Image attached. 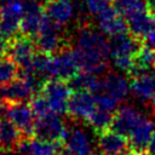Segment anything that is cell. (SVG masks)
I'll list each match as a JSON object with an SVG mask.
<instances>
[{"instance_id": "obj_6", "label": "cell", "mask_w": 155, "mask_h": 155, "mask_svg": "<svg viewBox=\"0 0 155 155\" xmlns=\"http://www.w3.org/2000/svg\"><path fill=\"white\" fill-rule=\"evenodd\" d=\"M62 31H63L62 25L54 23L53 21L46 17L40 33L35 38V44L39 51L47 54H53L59 50H62L65 46Z\"/></svg>"}, {"instance_id": "obj_20", "label": "cell", "mask_w": 155, "mask_h": 155, "mask_svg": "<svg viewBox=\"0 0 155 155\" xmlns=\"http://www.w3.org/2000/svg\"><path fill=\"white\" fill-rule=\"evenodd\" d=\"M131 93L137 99L155 107V76L149 71L132 78Z\"/></svg>"}, {"instance_id": "obj_30", "label": "cell", "mask_w": 155, "mask_h": 155, "mask_svg": "<svg viewBox=\"0 0 155 155\" xmlns=\"http://www.w3.org/2000/svg\"><path fill=\"white\" fill-rule=\"evenodd\" d=\"M111 2H113V0H86L85 5H86L87 12L96 17L103 10L109 7Z\"/></svg>"}, {"instance_id": "obj_32", "label": "cell", "mask_w": 155, "mask_h": 155, "mask_svg": "<svg viewBox=\"0 0 155 155\" xmlns=\"http://www.w3.org/2000/svg\"><path fill=\"white\" fill-rule=\"evenodd\" d=\"M143 41H144V45H147V46H149V47H151V48H154L155 50V27L151 29V31L143 39Z\"/></svg>"}, {"instance_id": "obj_34", "label": "cell", "mask_w": 155, "mask_h": 155, "mask_svg": "<svg viewBox=\"0 0 155 155\" xmlns=\"http://www.w3.org/2000/svg\"><path fill=\"white\" fill-rule=\"evenodd\" d=\"M147 4H148L149 10L154 13L155 12V0H147Z\"/></svg>"}, {"instance_id": "obj_36", "label": "cell", "mask_w": 155, "mask_h": 155, "mask_svg": "<svg viewBox=\"0 0 155 155\" xmlns=\"http://www.w3.org/2000/svg\"><path fill=\"white\" fill-rule=\"evenodd\" d=\"M12 1H19V2H25L28 0H0V5H4V4H8V2H12Z\"/></svg>"}, {"instance_id": "obj_4", "label": "cell", "mask_w": 155, "mask_h": 155, "mask_svg": "<svg viewBox=\"0 0 155 155\" xmlns=\"http://www.w3.org/2000/svg\"><path fill=\"white\" fill-rule=\"evenodd\" d=\"M79 64L73 52V48L64 46L58 52L50 57L47 79H59L68 81L79 70Z\"/></svg>"}, {"instance_id": "obj_12", "label": "cell", "mask_w": 155, "mask_h": 155, "mask_svg": "<svg viewBox=\"0 0 155 155\" xmlns=\"http://www.w3.org/2000/svg\"><path fill=\"white\" fill-rule=\"evenodd\" d=\"M145 115L133 105H122L114 114L111 130L128 137Z\"/></svg>"}, {"instance_id": "obj_25", "label": "cell", "mask_w": 155, "mask_h": 155, "mask_svg": "<svg viewBox=\"0 0 155 155\" xmlns=\"http://www.w3.org/2000/svg\"><path fill=\"white\" fill-rule=\"evenodd\" d=\"M113 119H114V111L101 107H96L92 114L88 116L87 124L90 125V127H92L94 132L101 133L111 127Z\"/></svg>"}, {"instance_id": "obj_23", "label": "cell", "mask_w": 155, "mask_h": 155, "mask_svg": "<svg viewBox=\"0 0 155 155\" xmlns=\"http://www.w3.org/2000/svg\"><path fill=\"white\" fill-rule=\"evenodd\" d=\"M22 132L8 119H0V145L2 149L13 150L21 140Z\"/></svg>"}, {"instance_id": "obj_11", "label": "cell", "mask_w": 155, "mask_h": 155, "mask_svg": "<svg viewBox=\"0 0 155 155\" xmlns=\"http://www.w3.org/2000/svg\"><path fill=\"white\" fill-rule=\"evenodd\" d=\"M96 107V98L92 92L74 91L68 102V114L76 121H87Z\"/></svg>"}, {"instance_id": "obj_1", "label": "cell", "mask_w": 155, "mask_h": 155, "mask_svg": "<svg viewBox=\"0 0 155 155\" xmlns=\"http://www.w3.org/2000/svg\"><path fill=\"white\" fill-rule=\"evenodd\" d=\"M103 31L88 24H80L74 35L73 52L81 70L102 75L108 68L111 57L110 41Z\"/></svg>"}, {"instance_id": "obj_2", "label": "cell", "mask_w": 155, "mask_h": 155, "mask_svg": "<svg viewBox=\"0 0 155 155\" xmlns=\"http://www.w3.org/2000/svg\"><path fill=\"white\" fill-rule=\"evenodd\" d=\"M39 85L36 80L19 75L15 80L2 85L0 88V97L6 103H25L41 90Z\"/></svg>"}, {"instance_id": "obj_19", "label": "cell", "mask_w": 155, "mask_h": 155, "mask_svg": "<svg viewBox=\"0 0 155 155\" xmlns=\"http://www.w3.org/2000/svg\"><path fill=\"white\" fill-rule=\"evenodd\" d=\"M44 10L47 18L62 27L70 23L75 15V7L70 0H50Z\"/></svg>"}, {"instance_id": "obj_13", "label": "cell", "mask_w": 155, "mask_h": 155, "mask_svg": "<svg viewBox=\"0 0 155 155\" xmlns=\"http://www.w3.org/2000/svg\"><path fill=\"white\" fill-rule=\"evenodd\" d=\"M105 93L116 101H124L131 92V84L128 80L119 73H108L99 79L98 88L94 93Z\"/></svg>"}, {"instance_id": "obj_8", "label": "cell", "mask_w": 155, "mask_h": 155, "mask_svg": "<svg viewBox=\"0 0 155 155\" xmlns=\"http://www.w3.org/2000/svg\"><path fill=\"white\" fill-rule=\"evenodd\" d=\"M24 12V2L12 1L0 7V31L10 40L21 33V21Z\"/></svg>"}, {"instance_id": "obj_10", "label": "cell", "mask_w": 155, "mask_h": 155, "mask_svg": "<svg viewBox=\"0 0 155 155\" xmlns=\"http://www.w3.org/2000/svg\"><path fill=\"white\" fill-rule=\"evenodd\" d=\"M46 19L45 10L36 0L24 2V12L21 21V34L28 38H36Z\"/></svg>"}, {"instance_id": "obj_40", "label": "cell", "mask_w": 155, "mask_h": 155, "mask_svg": "<svg viewBox=\"0 0 155 155\" xmlns=\"http://www.w3.org/2000/svg\"><path fill=\"white\" fill-rule=\"evenodd\" d=\"M154 108H155V107H154ZM154 113H155V110H154Z\"/></svg>"}, {"instance_id": "obj_7", "label": "cell", "mask_w": 155, "mask_h": 155, "mask_svg": "<svg viewBox=\"0 0 155 155\" xmlns=\"http://www.w3.org/2000/svg\"><path fill=\"white\" fill-rule=\"evenodd\" d=\"M4 117L13 122L25 137L34 136L36 116L30 107L25 103H6Z\"/></svg>"}, {"instance_id": "obj_37", "label": "cell", "mask_w": 155, "mask_h": 155, "mask_svg": "<svg viewBox=\"0 0 155 155\" xmlns=\"http://www.w3.org/2000/svg\"><path fill=\"white\" fill-rule=\"evenodd\" d=\"M151 74H153V75L155 76V65H154V67L151 68Z\"/></svg>"}, {"instance_id": "obj_9", "label": "cell", "mask_w": 155, "mask_h": 155, "mask_svg": "<svg viewBox=\"0 0 155 155\" xmlns=\"http://www.w3.org/2000/svg\"><path fill=\"white\" fill-rule=\"evenodd\" d=\"M67 131H68V127L64 125L59 115L54 113H50L45 116L36 119L34 136L44 139H48L52 142L62 143L67 134Z\"/></svg>"}, {"instance_id": "obj_14", "label": "cell", "mask_w": 155, "mask_h": 155, "mask_svg": "<svg viewBox=\"0 0 155 155\" xmlns=\"http://www.w3.org/2000/svg\"><path fill=\"white\" fill-rule=\"evenodd\" d=\"M128 147L127 137L111 128L98 133V155H125Z\"/></svg>"}, {"instance_id": "obj_24", "label": "cell", "mask_w": 155, "mask_h": 155, "mask_svg": "<svg viewBox=\"0 0 155 155\" xmlns=\"http://www.w3.org/2000/svg\"><path fill=\"white\" fill-rule=\"evenodd\" d=\"M68 84L73 91H87L94 93L99 85V79L97 75L81 70L68 80Z\"/></svg>"}, {"instance_id": "obj_33", "label": "cell", "mask_w": 155, "mask_h": 155, "mask_svg": "<svg viewBox=\"0 0 155 155\" xmlns=\"http://www.w3.org/2000/svg\"><path fill=\"white\" fill-rule=\"evenodd\" d=\"M126 155H151V154L149 151H147V150H131Z\"/></svg>"}, {"instance_id": "obj_22", "label": "cell", "mask_w": 155, "mask_h": 155, "mask_svg": "<svg viewBox=\"0 0 155 155\" xmlns=\"http://www.w3.org/2000/svg\"><path fill=\"white\" fill-rule=\"evenodd\" d=\"M110 50L111 56L116 54H126V56H136V53L142 47V40L133 36L131 33H124L116 36L110 38Z\"/></svg>"}, {"instance_id": "obj_5", "label": "cell", "mask_w": 155, "mask_h": 155, "mask_svg": "<svg viewBox=\"0 0 155 155\" xmlns=\"http://www.w3.org/2000/svg\"><path fill=\"white\" fill-rule=\"evenodd\" d=\"M64 150L69 155H96L98 154L97 145L88 132L79 125L68 128L67 134L62 142Z\"/></svg>"}, {"instance_id": "obj_27", "label": "cell", "mask_w": 155, "mask_h": 155, "mask_svg": "<svg viewBox=\"0 0 155 155\" xmlns=\"http://www.w3.org/2000/svg\"><path fill=\"white\" fill-rule=\"evenodd\" d=\"M19 74L18 65L10 57H0V85H6L7 82L15 80Z\"/></svg>"}, {"instance_id": "obj_16", "label": "cell", "mask_w": 155, "mask_h": 155, "mask_svg": "<svg viewBox=\"0 0 155 155\" xmlns=\"http://www.w3.org/2000/svg\"><path fill=\"white\" fill-rule=\"evenodd\" d=\"M101 31L108 36H116L128 31L127 21L121 16L114 6H109L96 16Z\"/></svg>"}, {"instance_id": "obj_18", "label": "cell", "mask_w": 155, "mask_h": 155, "mask_svg": "<svg viewBox=\"0 0 155 155\" xmlns=\"http://www.w3.org/2000/svg\"><path fill=\"white\" fill-rule=\"evenodd\" d=\"M155 137V122L149 117L144 116L142 121L136 126L132 133L127 137L130 148L132 150H147L149 149L151 140Z\"/></svg>"}, {"instance_id": "obj_3", "label": "cell", "mask_w": 155, "mask_h": 155, "mask_svg": "<svg viewBox=\"0 0 155 155\" xmlns=\"http://www.w3.org/2000/svg\"><path fill=\"white\" fill-rule=\"evenodd\" d=\"M71 88L68 82L59 79L46 80L41 88V94L47 99L52 113L63 115L68 113V102L71 96Z\"/></svg>"}, {"instance_id": "obj_38", "label": "cell", "mask_w": 155, "mask_h": 155, "mask_svg": "<svg viewBox=\"0 0 155 155\" xmlns=\"http://www.w3.org/2000/svg\"><path fill=\"white\" fill-rule=\"evenodd\" d=\"M58 155H69V154H68V153H67V151L64 150V151H62V153H59Z\"/></svg>"}, {"instance_id": "obj_28", "label": "cell", "mask_w": 155, "mask_h": 155, "mask_svg": "<svg viewBox=\"0 0 155 155\" xmlns=\"http://www.w3.org/2000/svg\"><path fill=\"white\" fill-rule=\"evenodd\" d=\"M30 107H31V109H33V111H34L36 119H38V117H41V116H45V115H47V114H50V113H52L51 109H50V105H48L47 99H46L41 93H40V94H39V93L35 94V96L30 99Z\"/></svg>"}, {"instance_id": "obj_17", "label": "cell", "mask_w": 155, "mask_h": 155, "mask_svg": "<svg viewBox=\"0 0 155 155\" xmlns=\"http://www.w3.org/2000/svg\"><path fill=\"white\" fill-rule=\"evenodd\" d=\"M19 155H58L59 143L40 137H25L16 147Z\"/></svg>"}, {"instance_id": "obj_15", "label": "cell", "mask_w": 155, "mask_h": 155, "mask_svg": "<svg viewBox=\"0 0 155 155\" xmlns=\"http://www.w3.org/2000/svg\"><path fill=\"white\" fill-rule=\"evenodd\" d=\"M36 44L31 40V38L21 34L10 40L7 57H10L18 65V68H21L31 61L36 53Z\"/></svg>"}, {"instance_id": "obj_29", "label": "cell", "mask_w": 155, "mask_h": 155, "mask_svg": "<svg viewBox=\"0 0 155 155\" xmlns=\"http://www.w3.org/2000/svg\"><path fill=\"white\" fill-rule=\"evenodd\" d=\"M110 61L113 63V67L121 73H130L134 65V57L133 56L116 54V56H111Z\"/></svg>"}, {"instance_id": "obj_26", "label": "cell", "mask_w": 155, "mask_h": 155, "mask_svg": "<svg viewBox=\"0 0 155 155\" xmlns=\"http://www.w3.org/2000/svg\"><path fill=\"white\" fill-rule=\"evenodd\" d=\"M113 6L125 18L133 12L149 8L147 0H113Z\"/></svg>"}, {"instance_id": "obj_21", "label": "cell", "mask_w": 155, "mask_h": 155, "mask_svg": "<svg viewBox=\"0 0 155 155\" xmlns=\"http://www.w3.org/2000/svg\"><path fill=\"white\" fill-rule=\"evenodd\" d=\"M149 11H150L149 8L140 10V11L133 12L126 17L128 31L133 36H136L140 40H143L155 27L154 16H151Z\"/></svg>"}, {"instance_id": "obj_35", "label": "cell", "mask_w": 155, "mask_h": 155, "mask_svg": "<svg viewBox=\"0 0 155 155\" xmlns=\"http://www.w3.org/2000/svg\"><path fill=\"white\" fill-rule=\"evenodd\" d=\"M149 150H150V154H151V155H155V137H154V139L151 140V144H150V147H149Z\"/></svg>"}, {"instance_id": "obj_31", "label": "cell", "mask_w": 155, "mask_h": 155, "mask_svg": "<svg viewBox=\"0 0 155 155\" xmlns=\"http://www.w3.org/2000/svg\"><path fill=\"white\" fill-rule=\"evenodd\" d=\"M8 45H10V39L6 38V36L0 31V57L7 54Z\"/></svg>"}, {"instance_id": "obj_39", "label": "cell", "mask_w": 155, "mask_h": 155, "mask_svg": "<svg viewBox=\"0 0 155 155\" xmlns=\"http://www.w3.org/2000/svg\"><path fill=\"white\" fill-rule=\"evenodd\" d=\"M42 1H45V2H47V1H50V0H42Z\"/></svg>"}]
</instances>
